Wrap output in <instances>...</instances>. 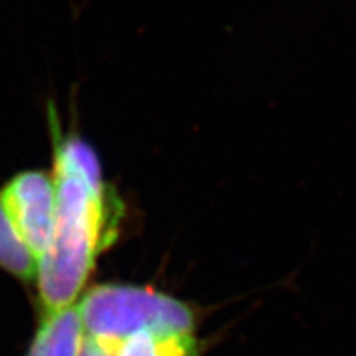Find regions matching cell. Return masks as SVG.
Here are the masks:
<instances>
[{"mask_svg": "<svg viewBox=\"0 0 356 356\" xmlns=\"http://www.w3.org/2000/svg\"><path fill=\"white\" fill-rule=\"evenodd\" d=\"M0 207L38 262L50 243L55 222L56 193L51 173H17L0 190Z\"/></svg>", "mask_w": 356, "mask_h": 356, "instance_id": "cell-3", "label": "cell"}, {"mask_svg": "<svg viewBox=\"0 0 356 356\" xmlns=\"http://www.w3.org/2000/svg\"><path fill=\"white\" fill-rule=\"evenodd\" d=\"M76 309L86 338L111 350L136 333H193L195 328V312L185 302L131 284L92 287Z\"/></svg>", "mask_w": 356, "mask_h": 356, "instance_id": "cell-2", "label": "cell"}, {"mask_svg": "<svg viewBox=\"0 0 356 356\" xmlns=\"http://www.w3.org/2000/svg\"><path fill=\"white\" fill-rule=\"evenodd\" d=\"M84 328L76 307L47 314L26 356H79Z\"/></svg>", "mask_w": 356, "mask_h": 356, "instance_id": "cell-4", "label": "cell"}, {"mask_svg": "<svg viewBox=\"0 0 356 356\" xmlns=\"http://www.w3.org/2000/svg\"><path fill=\"white\" fill-rule=\"evenodd\" d=\"M55 108H48L53 140L56 208L51 239L37 262L44 315L78 299L97 256L115 241L122 203L102 178L99 159L76 134H63Z\"/></svg>", "mask_w": 356, "mask_h": 356, "instance_id": "cell-1", "label": "cell"}, {"mask_svg": "<svg viewBox=\"0 0 356 356\" xmlns=\"http://www.w3.org/2000/svg\"><path fill=\"white\" fill-rule=\"evenodd\" d=\"M114 355H115V350L106 348V346H102L99 343H96V341L86 338L83 345V351L79 356H114Z\"/></svg>", "mask_w": 356, "mask_h": 356, "instance_id": "cell-6", "label": "cell"}, {"mask_svg": "<svg viewBox=\"0 0 356 356\" xmlns=\"http://www.w3.org/2000/svg\"><path fill=\"white\" fill-rule=\"evenodd\" d=\"M114 356H198L193 333L142 332L118 345Z\"/></svg>", "mask_w": 356, "mask_h": 356, "instance_id": "cell-5", "label": "cell"}]
</instances>
